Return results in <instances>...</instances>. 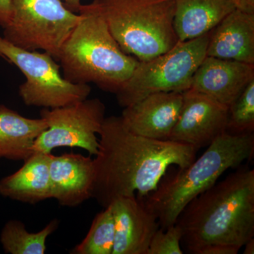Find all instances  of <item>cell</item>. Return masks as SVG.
<instances>
[{"mask_svg": "<svg viewBox=\"0 0 254 254\" xmlns=\"http://www.w3.org/2000/svg\"><path fill=\"white\" fill-rule=\"evenodd\" d=\"M182 242L195 254L222 244L241 249L254 237V170L241 168L190 200L177 219Z\"/></svg>", "mask_w": 254, "mask_h": 254, "instance_id": "7a4b0ae2", "label": "cell"}, {"mask_svg": "<svg viewBox=\"0 0 254 254\" xmlns=\"http://www.w3.org/2000/svg\"><path fill=\"white\" fill-rule=\"evenodd\" d=\"M183 92H160L125 107L121 118L128 131L146 138L168 140L180 116Z\"/></svg>", "mask_w": 254, "mask_h": 254, "instance_id": "7c38bea8", "label": "cell"}, {"mask_svg": "<svg viewBox=\"0 0 254 254\" xmlns=\"http://www.w3.org/2000/svg\"><path fill=\"white\" fill-rule=\"evenodd\" d=\"M181 227L177 223L165 230L159 228L150 242L148 254H183Z\"/></svg>", "mask_w": 254, "mask_h": 254, "instance_id": "7402d4cb", "label": "cell"}, {"mask_svg": "<svg viewBox=\"0 0 254 254\" xmlns=\"http://www.w3.org/2000/svg\"><path fill=\"white\" fill-rule=\"evenodd\" d=\"M48 128L44 119L26 118L0 105V158L27 160L37 138Z\"/></svg>", "mask_w": 254, "mask_h": 254, "instance_id": "ac0fdd59", "label": "cell"}, {"mask_svg": "<svg viewBox=\"0 0 254 254\" xmlns=\"http://www.w3.org/2000/svg\"><path fill=\"white\" fill-rule=\"evenodd\" d=\"M210 32L176 46L148 61L139 62L131 77L118 93L119 105L133 104L147 95L190 89L192 78L206 57Z\"/></svg>", "mask_w": 254, "mask_h": 254, "instance_id": "8992f818", "label": "cell"}, {"mask_svg": "<svg viewBox=\"0 0 254 254\" xmlns=\"http://www.w3.org/2000/svg\"><path fill=\"white\" fill-rule=\"evenodd\" d=\"M82 0H63L65 6L75 13H78L81 6Z\"/></svg>", "mask_w": 254, "mask_h": 254, "instance_id": "484cf974", "label": "cell"}, {"mask_svg": "<svg viewBox=\"0 0 254 254\" xmlns=\"http://www.w3.org/2000/svg\"><path fill=\"white\" fill-rule=\"evenodd\" d=\"M121 49L139 62L166 53L179 43L175 0H93Z\"/></svg>", "mask_w": 254, "mask_h": 254, "instance_id": "5b68a950", "label": "cell"}, {"mask_svg": "<svg viewBox=\"0 0 254 254\" xmlns=\"http://www.w3.org/2000/svg\"><path fill=\"white\" fill-rule=\"evenodd\" d=\"M50 177L52 198L62 206L76 207L92 198L95 170L91 157L77 153L52 154Z\"/></svg>", "mask_w": 254, "mask_h": 254, "instance_id": "5bb4252c", "label": "cell"}, {"mask_svg": "<svg viewBox=\"0 0 254 254\" xmlns=\"http://www.w3.org/2000/svg\"><path fill=\"white\" fill-rule=\"evenodd\" d=\"M48 128L37 138L33 153H50L58 147H78L90 155L99 150V134L105 119L104 103L98 98L87 99L63 108L41 112Z\"/></svg>", "mask_w": 254, "mask_h": 254, "instance_id": "9c48e42d", "label": "cell"}, {"mask_svg": "<svg viewBox=\"0 0 254 254\" xmlns=\"http://www.w3.org/2000/svg\"><path fill=\"white\" fill-rule=\"evenodd\" d=\"M237 5V9L254 13V0H234Z\"/></svg>", "mask_w": 254, "mask_h": 254, "instance_id": "d4e9b609", "label": "cell"}, {"mask_svg": "<svg viewBox=\"0 0 254 254\" xmlns=\"http://www.w3.org/2000/svg\"><path fill=\"white\" fill-rule=\"evenodd\" d=\"M59 221L52 220L36 233L28 232L22 222L11 220L5 223L0 234V242L5 253L44 254L48 237L58 229Z\"/></svg>", "mask_w": 254, "mask_h": 254, "instance_id": "d6986e66", "label": "cell"}, {"mask_svg": "<svg viewBox=\"0 0 254 254\" xmlns=\"http://www.w3.org/2000/svg\"><path fill=\"white\" fill-rule=\"evenodd\" d=\"M229 108L204 94L183 92L180 116L168 140L194 147L208 146L226 132Z\"/></svg>", "mask_w": 254, "mask_h": 254, "instance_id": "30bf717a", "label": "cell"}, {"mask_svg": "<svg viewBox=\"0 0 254 254\" xmlns=\"http://www.w3.org/2000/svg\"><path fill=\"white\" fill-rule=\"evenodd\" d=\"M12 16L11 0H0V25L4 28L9 24Z\"/></svg>", "mask_w": 254, "mask_h": 254, "instance_id": "cb8c5ba5", "label": "cell"}, {"mask_svg": "<svg viewBox=\"0 0 254 254\" xmlns=\"http://www.w3.org/2000/svg\"><path fill=\"white\" fill-rule=\"evenodd\" d=\"M0 56L14 64L26 77L18 94L28 106L63 108L87 99L91 93L89 85L72 83L62 76L61 66L46 52L22 49L0 37Z\"/></svg>", "mask_w": 254, "mask_h": 254, "instance_id": "ba28073f", "label": "cell"}, {"mask_svg": "<svg viewBox=\"0 0 254 254\" xmlns=\"http://www.w3.org/2000/svg\"><path fill=\"white\" fill-rule=\"evenodd\" d=\"M244 247H245L244 254H254V238L251 239L248 242H246Z\"/></svg>", "mask_w": 254, "mask_h": 254, "instance_id": "4316f807", "label": "cell"}, {"mask_svg": "<svg viewBox=\"0 0 254 254\" xmlns=\"http://www.w3.org/2000/svg\"><path fill=\"white\" fill-rule=\"evenodd\" d=\"M254 133H224L212 142L199 158L185 168L162 178L156 190L144 197L163 230L176 223L189 203L215 185L227 170L239 168L253 158Z\"/></svg>", "mask_w": 254, "mask_h": 254, "instance_id": "277c9868", "label": "cell"}, {"mask_svg": "<svg viewBox=\"0 0 254 254\" xmlns=\"http://www.w3.org/2000/svg\"><path fill=\"white\" fill-rule=\"evenodd\" d=\"M5 40L22 49L42 50L58 60L64 43L81 19L63 0H11Z\"/></svg>", "mask_w": 254, "mask_h": 254, "instance_id": "52a82bcc", "label": "cell"}, {"mask_svg": "<svg viewBox=\"0 0 254 254\" xmlns=\"http://www.w3.org/2000/svg\"><path fill=\"white\" fill-rule=\"evenodd\" d=\"M206 56L254 64V13L227 15L210 32Z\"/></svg>", "mask_w": 254, "mask_h": 254, "instance_id": "9a60e30c", "label": "cell"}, {"mask_svg": "<svg viewBox=\"0 0 254 254\" xmlns=\"http://www.w3.org/2000/svg\"><path fill=\"white\" fill-rule=\"evenodd\" d=\"M109 205L115 225L112 254H148L150 242L160 225L158 217L143 198L119 197Z\"/></svg>", "mask_w": 254, "mask_h": 254, "instance_id": "8fae6325", "label": "cell"}, {"mask_svg": "<svg viewBox=\"0 0 254 254\" xmlns=\"http://www.w3.org/2000/svg\"><path fill=\"white\" fill-rule=\"evenodd\" d=\"M115 238V220L109 205L97 214L86 237L71 254H112Z\"/></svg>", "mask_w": 254, "mask_h": 254, "instance_id": "ffe728a7", "label": "cell"}, {"mask_svg": "<svg viewBox=\"0 0 254 254\" xmlns=\"http://www.w3.org/2000/svg\"><path fill=\"white\" fill-rule=\"evenodd\" d=\"M240 250L237 246L216 244L202 247L195 254H237Z\"/></svg>", "mask_w": 254, "mask_h": 254, "instance_id": "603a6c76", "label": "cell"}, {"mask_svg": "<svg viewBox=\"0 0 254 254\" xmlns=\"http://www.w3.org/2000/svg\"><path fill=\"white\" fill-rule=\"evenodd\" d=\"M254 80V64L206 56L192 78L190 89L230 106Z\"/></svg>", "mask_w": 254, "mask_h": 254, "instance_id": "4fadbf2b", "label": "cell"}, {"mask_svg": "<svg viewBox=\"0 0 254 254\" xmlns=\"http://www.w3.org/2000/svg\"><path fill=\"white\" fill-rule=\"evenodd\" d=\"M81 18L64 43L58 57L64 77L74 83H95L116 94L139 61L121 49L104 18L88 4H82Z\"/></svg>", "mask_w": 254, "mask_h": 254, "instance_id": "3957f363", "label": "cell"}, {"mask_svg": "<svg viewBox=\"0 0 254 254\" xmlns=\"http://www.w3.org/2000/svg\"><path fill=\"white\" fill-rule=\"evenodd\" d=\"M51 155V153H33L18 171L0 180V195L31 204L52 198Z\"/></svg>", "mask_w": 254, "mask_h": 254, "instance_id": "2e32d148", "label": "cell"}, {"mask_svg": "<svg viewBox=\"0 0 254 254\" xmlns=\"http://www.w3.org/2000/svg\"><path fill=\"white\" fill-rule=\"evenodd\" d=\"M254 131V80L229 107L226 133L245 135Z\"/></svg>", "mask_w": 254, "mask_h": 254, "instance_id": "44dd1931", "label": "cell"}, {"mask_svg": "<svg viewBox=\"0 0 254 254\" xmlns=\"http://www.w3.org/2000/svg\"><path fill=\"white\" fill-rule=\"evenodd\" d=\"M174 28L179 41L205 36L237 9L234 0H175Z\"/></svg>", "mask_w": 254, "mask_h": 254, "instance_id": "e0dca14e", "label": "cell"}, {"mask_svg": "<svg viewBox=\"0 0 254 254\" xmlns=\"http://www.w3.org/2000/svg\"><path fill=\"white\" fill-rule=\"evenodd\" d=\"M99 135L92 198L104 208L119 197L149 195L169 168H186L198 150L180 142L134 134L120 116L105 118Z\"/></svg>", "mask_w": 254, "mask_h": 254, "instance_id": "6da1fadb", "label": "cell"}]
</instances>
